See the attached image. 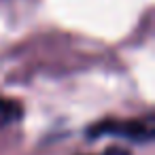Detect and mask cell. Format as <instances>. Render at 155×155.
Returning a JSON list of instances; mask_svg holds the SVG:
<instances>
[{"instance_id":"obj_1","label":"cell","mask_w":155,"mask_h":155,"mask_svg":"<svg viewBox=\"0 0 155 155\" xmlns=\"http://www.w3.org/2000/svg\"><path fill=\"white\" fill-rule=\"evenodd\" d=\"M89 138H100V136H121L127 138L132 142H151L155 127H153V119L151 117H138V119H125V121H117V119H104L94 123L87 130Z\"/></svg>"},{"instance_id":"obj_2","label":"cell","mask_w":155,"mask_h":155,"mask_svg":"<svg viewBox=\"0 0 155 155\" xmlns=\"http://www.w3.org/2000/svg\"><path fill=\"white\" fill-rule=\"evenodd\" d=\"M21 117V106L11 98L0 96V123H13Z\"/></svg>"}]
</instances>
